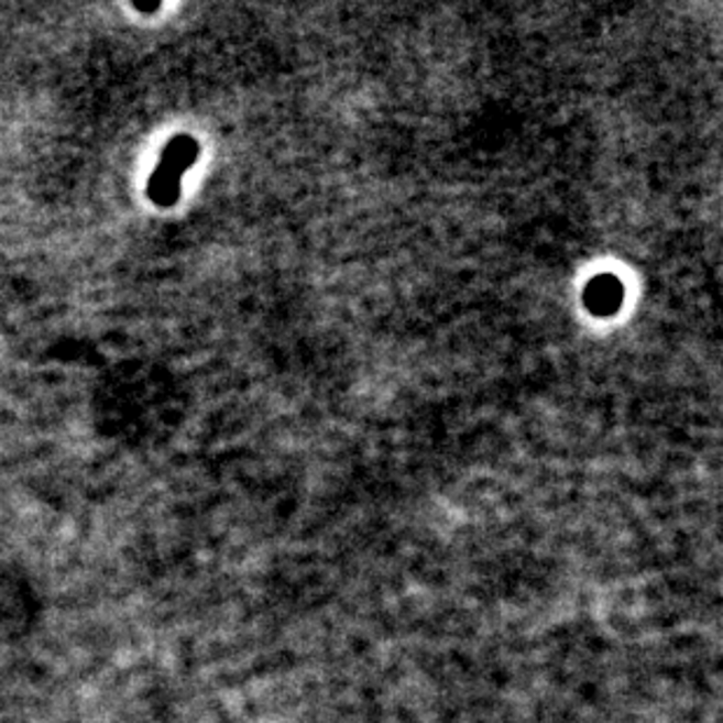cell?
I'll return each mask as SVG.
<instances>
[{
	"label": "cell",
	"mask_w": 723,
	"mask_h": 723,
	"mask_svg": "<svg viewBox=\"0 0 723 723\" xmlns=\"http://www.w3.org/2000/svg\"><path fill=\"white\" fill-rule=\"evenodd\" d=\"M623 286L616 276L602 274L595 282H590L585 288V307L595 311L598 317H609L621 307Z\"/></svg>",
	"instance_id": "obj_2"
},
{
	"label": "cell",
	"mask_w": 723,
	"mask_h": 723,
	"mask_svg": "<svg viewBox=\"0 0 723 723\" xmlns=\"http://www.w3.org/2000/svg\"><path fill=\"white\" fill-rule=\"evenodd\" d=\"M199 145L190 136H176L164 147L162 160L157 164V172L147 183V197H151L157 207L169 209L178 199L180 180L188 172V166L197 160Z\"/></svg>",
	"instance_id": "obj_1"
}]
</instances>
